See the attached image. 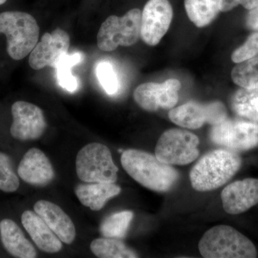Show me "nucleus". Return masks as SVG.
Instances as JSON below:
<instances>
[{
    "mask_svg": "<svg viewBox=\"0 0 258 258\" xmlns=\"http://www.w3.org/2000/svg\"><path fill=\"white\" fill-rule=\"evenodd\" d=\"M120 187L115 183L80 184L75 189L76 196L84 206L99 211L110 199L120 193Z\"/></svg>",
    "mask_w": 258,
    "mask_h": 258,
    "instance_id": "6ab92c4d",
    "label": "nucleus"
},
{
    "mask_svg": "<svg viewBox=\"0 0 258 258\" xmlns=\"http://www.w3.org/2000/svg\"><path fill=\"white\" fill-rule=\"evenodd\" d=\"M247 28L258 32V5L253 9L249 10L246 18Z\"/></svg>",
    "mask_w": 258,
    "mask_h": 258,
    "instance_id": "c756f323",
    "label": "nucleus"
},
{
    "mask_svg": "<svg viewBox=\"0 0 258 258\" xmlns=\"http://www.w3.org/2000/svg\"><path fill=\"white\" fill-rule=\"evenodd\" d=\"M142 11L129 10L123 16L111 15L102 23L97 35L100 50L111 52L118 46H132L141 37Z\"/></svg>",
    "mask_w": 258,
    "mask_h": 258,
    "instance_id": "39448f33",
    "label": "nucleus"
},
{
    "mask_svg": "<svg viewBox=\"0 0 258 258\" xmlns=\"http://www.w3.org/2000/svg\"><path fill=\"white\" fill-rule=\"evenodd\" d=\"M91 252L101 258H135L138 254L120 239L105 237L95 239L90 245Z\"/></svg>",
    "mask_w": 258,
    "mask_h": 258,
    "instance_id": "4be33fe9",
    "label": "nucleus"
},
{
    "mask_svg": "<svg viewBox=\"0 0 258 258\" xmlns=\"http://www.w3.org/2000/svg\"><path fill=\"white\" fill-rule=\"evenodd\" d=\"M220 0H184L189 20L198 28L208 26L220 13Z\"/></svg>",
    "mask_w": 258,
    "mask_h": 258,
    "instance_id": "aec40b11",
    "label": "nucleus"
},
{
    "mask_svg": "<svg viewBox=\"0 0 258 258\" xmlns=\"http://www.w3.org/2000/svg\"><path fill=\"white\" fill-rule=\"evenodd\" d=\"M0 34L7 37V51L15 60L25 58L38 42L40 28L36 20L23 12L0 14Z\"/></svg>",
    "mask_w": 258,
    "mask_h": 258,
    "instance_id": "20e7f679",
    "label": "nucleus"
},
{
    "mask_svg": "<svg viewBox=\"0 0 258 258\" xmlns=\"http://www.w3.org/2000/svg\"><path fill=\"white\" fill-rule=\"evenodd\" d=\"M83 59V55L81 52L66 55L61 59L60 62L56 66V76L57 82L61 87L67 90L69 92H75L77 90V79L73 76L72 70L75 66L79 63Z\"/></svg>",
    "mask_w": 258,
    "mask_h": 258,
    "instance_id": "b1692460",
    "label": "nucleus"
},
{
    "mask_svg": "<svg viewBox=\"0 0 258 258\" xmlns=\"http://www.w3.org/2000/svg\"><path fill=\"white\" fill-rule=\"evenodd\" d=\"M232 108L242 118L258 123V88H242L232 98Z\"/></svg>",
    "mask_w": 258,
    "mask_h": 258,
    "instance_id": "412c9836",
    "label": "nucleus"
},
{
    "mask_svg": "<svg viewBox=\"0 0 258 258\" xmlns=\"http://www.w3.org/2000/svg\"><path fill=\"white\" fill-rule=\"evenodd\" d=\"M232 81L242 88H258V55L239 62L231 73Z\"/></svg>",
    "mask_w": 258,
    "mask_h": 258,
    "instance_id": "393cba45",
    "label": "nucleus"
},
{
    "mask_svg": "<svg viewBox=\"0 0 258 258\" xmlns=\"http://www.w3.org/2000/svg\"><path fill=\"white\" fill-rule=\"evenodd\" d=\"M210 138L212 143L234 152L250 150L258 146V123L227 118L212 125Z\"/></svg>",
    "mask_w": 258,
    "mask_h": 258,
    "instance_id": "6e6552de",
    "label": "nucleus"
},
{
    "mask_svg": "<svg viewBox=\"0 0 258 258\" xmlns=\"http://www.w3.org/2000/svg\"><path fill=\"white\" fill-rule=\"evenodd\" d=\"M133 217L132 211L120 212L110 215L102 222L100 227L101 235L111 238H123Z\"/></svg>",
    "mask_w": 258,
    "mask_h": 258,
    "instance_id": "5701e85b",
    "label": "nucleus"
},
{
    "mask_svg": "<svg viewBox=\"0 0 258 258\" xmlns=\"http://www.w3.org/2000/svg\"><path fill=\"white\" fill-rule=\"evenodd\" d=\"M120 161L128 175L152 191L166 192L172 189L179 179V172L174 167L144 151H125L122 154Z\"/></svg>",
    "mask_w": 258,
    "mask_h": 258,
    "instance_id": "f257e3e1",
    "label": "nucleus"
},
{
    "mask_svg": "<svg viewBox=\"0 0 258 258\" xmlns=\"http://www.w3.org/2000/svg\"><path fill=\"white\" fill-rule=\"evenodd\" d=\"M98 81L108 94L113 95L118 91V81L112 64L108 62H101L96 67Z\"/></svg>",
    "mask_w": 258,
    "mask_h": 258,
    "instance_id": "bb28decb",
    "label": "nucleus"
},
{
    "mask_svg": "<svg viewBox=\"0 0 258 258\" xmlns=\"http://www.w3.org/2000/svg\"><path fill=\"white\" fill-rule=\"evenodd\" d=\"M199 250L205 258L257 257L252 241L231 226L218 225L207 231L199 242Z\"/></svg>",
    "mask_w": 258,
    "mask_h": 258,
    "instance_id": "7ed1b4c3",
    "label": "nucleus"
},
{
    "mask_svg": "<svg viewBox=\"0 0 258 258\" xmlns=\"http://www.w3.org/2000/svg\"><path fill=\"white\" fill-rule=\"evenodd\" d=\"M222 206L227 213L239 215L258 204V179L248 178L227 185L221 194Z\"/></svg>",
    "mask_w": 258,
    "mask_h": 258,
    "instance_id": "4468645a",
    "label": "nucleus"
},
{
    "mask_svg": "<svg viewBox=\"0 0 258 258\" xmlns=\"http://www.w3.org/2000/svg\"><path fill=\"white\" fill-rule=\"evenodd\" d=\"M242 165L237 152L216 149L204 155L193 166L189 177L191 186L199 191H209L223 186Z\"/></svg>",
    "mask_w": 258,
    "mask_h": 258,
    "instance_id": "f03ea898",
    "label": "nucleus"
},
{
    "mask_svg": "<svg viewBox=\"0 0 258 258\" xmlns=\"http://www.w3.org/2000/svg\"><path fill=\"white\" fill-rule=\"evenodd\" d=\"M76 173L81 181L87 183H115L118 168L113 162L111 151L106 146L91 143L78 153Z\"/></svg>",
    "mask_w": 258,
    "mask_h": 258,
    "instance_id": "423d86ee",
    "label": "nucleus"
},
{
    "mask_svg": "<svg viewBox=\"0 0 258 258\" xmlns=\"http://www.w3.org/2000/svg\"><path fill=\"white\" fill-rule=\"evenodd\" d=\"M181 83L169 79L163 83L148 82L139 85L134 92L136 103L145 111L154 112L159 108L171 109L179 101Z\"/></svg>",
    "mask_w": 258,
    "mask_h": 258,
    "instance_id": "9b49d317",
    "label": "nucleus"
},
{
    "mask_svg": "<svg viewBox=\"0 0 258 258\" xmlns=\"http://www.w3.org/2000/svg\"><path fill=\"white\" fill-rule=\"evenodd\" d=\"M21 223L40 250L56 253L62 249V241L35 211H24L21 215Z\"/></svg>",
    "mask_w": 258,
    "mask_h": 258,
    "instance_id": "f3484780",
    "label": "nucleus"
},
{
    "mask_svg": "<svg viewBox=\"0 0 258 258\" xmlns=\"http://www.w3.org/2000/svg\"><path fill=\"white\" fill-rule=\"evenodd\" d=\"M36 212L59 239L66 244H71L76 238V227L71 217L58 205L39 200L34 205Z\"/></svg>",
    "mask_w": 258,
    "mask_h": 258,
    "instance_id": "dca6fc26",
    "label": "nucleus"
},
{
    "mask_svg": "<svg viewBox=\"0 0 258 258\" xmlns=\"http://www.w3.org/2000/svg\"><path fill=\"white\" fill-rule=\"evenodd\" d=\"M199 144L200 139L195 134L183 129H169L158 141L155 156L169 165H186L200 155Z\"/></svg>",
    "mask_w": 258,
    "mask_h": 258,
    "instance_id": "0eeeda50",
    "label": "nucleus"
},
{
    "mask_svg": "<svg viewBox=\"0 0 258 258\" xmlns=\"http://www.w3.org/2000/svg\"><path fill=\"white\" fill-rule=\"evenodd\" d=\"M17 172L20 179L35 186L48 184L55 175L48 158L37 148H32L24 154L17 168Z\"/></svg>",
    "mask_w": 258,
    "mask_h": 258,
    "instance_id": "2eb2a0df",
    "label": "nucleus"
},
{
    "mask_svg": "<svg viewBox=\"0 0 258 258\" xmlns=\"http://www.w3.org/2000/svg\"><path fill=\"white\" fill-rule=\"evenodd\" d=\"M0 240L5 250L14 257L35 258L37 252L23 230L12 219L0 221Z\"/></svg>",
    "mask_w": 258,
    "mask_h": 258,
    "instance_id": "a211bd4d",
    "label": "nucleus"
},
{
    "mask_svg": "<svg viewBox=\"0 0 258 258\" xmlns=\"http://www.w3.org/2000/svg\"><path fill=\"white\" fill-rule=\"evenodd\" d=\"M169 0H149L142 13L141 37L149 46H155L166 35L172 21Z\"/></svg>",
    "mask_w": 258,
    "mask_h": 258,
    "instance_id": "f8f14e48",
    "label": "nucleus"
},
{
    "mask_svg": "<svg viewBox=\"0 0 258 258\" xmlns=\"http://www.w3.org/2000/svg\"><path fill=\"white\" fill-rule=\"evenodd\" d=\"M239 5H242L245 9L250 10L257 6L258 0H220V12L230 11Z\"/></svg>",
    "mask_w": 258,
    "mask_h": 258,
    "instance_id": "c85d7f7f",
    "label": "nucleus"
},
{
    "mask_svg": "<svg viewBox=\"0 0 258 258\" xmlns=\"http://www.w3.org/2000/svg\"><path fill=\"white\" fill-rule=\"evenodd\" d=\"M257 55H258V32L249 35L243 45L234 51L231 58L235 63H239Z\"/></svg>",
    "mask_w": 258,
    "mask_h": 258,
    "instance_id": "cd10ccee",
    "label": "nucleus"
},
{
    "mask_svg": "<svg viewBox=\"0 0 258 258\" xmlns=\"http://www.w3.org/2000/svg\"><path fill=\"white\" fill-rule=\"evenodd\" d=\"M7 0H0V5L5 4L6 3Z\"/></svg>",
    "mask_w": 258,
    "mask_h": 258,
    "instance_id": "7c9ffc66",
    "label": "nucleus"
},
{
    "mask_svg": "<svg viewBox=\"0 0 258 258\" xmlns=\"http://www.w3.org/2000/svg\"><path fill=\"white\" fill-rule=\"evenodd\" d=\"M169 118L183 128L198 129L205 123L219 124L227 118V112L225 105L220 101L209 103L191 101L171 108Z\"/></svg>",
    "mask_w": 258,
    "mask_h": 258,
    "instance_id": "1a4fd4ad",
    "label": "nucleus"
},
{
    "mask_svg": "<svg viewBox=\"0 0 258 258\" xmlns=\"http://www.w3.org/2000/svg\"><path fill=\"white\" fill-rule=\"evenodd\" d=\"M20 186V177L11 157L0 151V191L13 193Z\"/></svg>",
    "mask_w": 258,
    "mask_h": 258,
    "instance_id": "a878e982",
    "label": "nucleus"
},
{
    "mask_svg": "<svg viewBox=\"0 0 258 258\" xmlns=\"http://www.w3.org/2000/svg\"><path fill=\"white\" fill-rule=\"evenodd\" d=\"M70 47V36L64 30L57 28L52 33L44 34L29 57V64L34 70L46 66L55 69Z\"/></svg>",
    "mask_w": 258,
    "mask_h": 258,
    "instance_id": "ddd939ff",
    "label": "nucleus"
},
{
    "mask_svg": "<svg viewBox=\"0 0 258 258\" xmlns=\"http://www.w3.org/2000/svg\"><path fill=\"white\" fill-rule=\"evenodd\" d=\"M11 112L13 120L10 132L13 138L25 142L42 137L47 123L41 108L29 102L18 101L13 103Z\"/></svg>",
    "mask_w": 258,
    "mask_h": 258,
    "instance_id": "9d476101",
    "label": "nucleus"
}]
</instances>
